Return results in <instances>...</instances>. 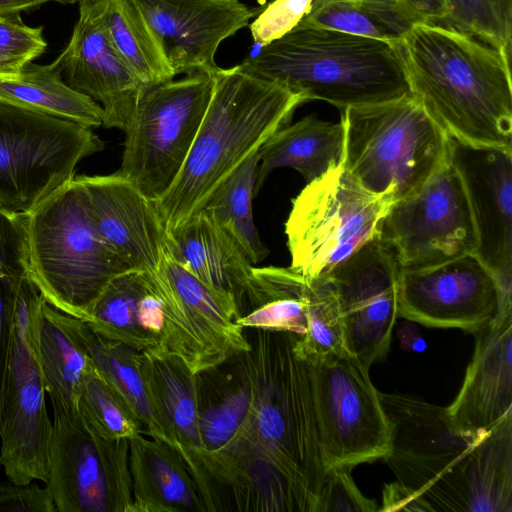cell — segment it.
Segmentation results:
<instances>
[{"mask_svg": "<svg viewBox=\"0 0 512 512\" xmlns=\"http://www.w3.org/2000/svg\"><path fill=\"white\" fill-rule=\"evenodd\" d=\"M410 94L446 131L476 146L512 149L510 58L435 23L412 26L397 42Z\"/></svg>", "mask_w": 512, "mask_h": 512, "instance_id": "obj_1", "label": "cell"}, {"mask_svg": "<svg viewBox=\"0 0 512 512\" xmlns=\"http://www.w3.org/2000/svg\"><path fill=\"white\" fill-rule=\"evenodd\" d=\"M305 102L301 94L252 76L239 65L218 67L187 158L171 186L155 201L167 233L201 210L218 184L287 125Z\"/></svg>", "mask_w": 512, "mask_h": 512, "instance_id": "obj_2", "label": "cell"}, {"mask_svg": "<svg viewBox=\"0 0 512 512\" xmlns=\"http://www.w3.org/2000/svg\"><path fill=\"white\" fill-rule=\"evenodd\" d=\"M239 67L340 111L411 95L396 43L297 25Z\"/></svg>", "mask_w": 512, "mask_h": 512, "instance_id": "obj_3", "label": "cell"}, {"mask_svg": "<svg viewBox=\"0 0 512 512\" xmlns=\"http://www.w3.org/2000/svg\"><path fill=\"white\" fill-rule=\"evenodd\" d=\"M29 275L45 301L85 321L116 276L132 270L97 230L76 177L27 217Z\"/></svg>", "mask_w": 512, "mask_h": 512, "instance_id": "obj_4", "label": "cell"}, {"mask_svg": "<svg viewBox=\"0 0 512 512\" xmlns=\"http://www.w3.org/2000/svg\"><path fill=\"white\" fill-rule=\"evenodd\" d=\"M343 168L390 205L419 190L449 159V136L412 96L341 110Z\"/></svg>", "mask_w": 512, "mask_h": 512, "instance_id": "obj_5", "label": "cell"}, {"mask_svg": "<svg viewBox=\"0 0 512 512\" xmlns=\"http://www.w3.org/2000/svg\"><path fill=\"white\" fill-rule=\"evenodd\" d=\"M104 147L92 128L0 100V208L31 212Z\"/></svg>", "mask_w": 512, "mask_h": 512, "instance_id": "obj_6", "label": "cell"}, {"mask_svg": "<svg viewBox=\"0 0 512 512\" xmlns=\"http://www.w3.org/2000/svg\"><path fill=\"white\" fill-rule=\"evenodd\" d=\"M389 207L341 164L307 183L285 223L290 267L307 279L327 275L379 237Z\"/></svg>", "mask_w": 512, "mask_h": 512, "instance_id": "obj_7", "label": "cell"}, {"mask_svg": "<svg viewBox=\"0 0 512 512\" xmlns=\"http://www.w3.org/2000/svg\"><path fill=\"white\" fill-rule=\"evenodd\" d=\"M215 72L146 86L139 98L115 173L154 202L187 158L212 96Z\"/></svg>", "mask_w": 512, "mask_h": 512, "instance_id": "obj_8", "label": "cell"}, {"mask_svg": "<svg viewBox=\"0 0 512 512\" xmlns=\"http://www.w3.org/2000/svg\"><path fill=\"white\" fill-rule=\"evenodd\" d=\"M43 296L27 275L15 305L0 415V457L6 477L19 484L47 481L52 421L37 358L35 322Z\"/></svg>", "mask_w": 512, "mask_h": 512, "instance_id": "obj_9", "label": "cell"}, {"mask_svg": "<svg viewBox=\"0 0 512 512\" xmlns=\"http://www.w3.org/2000/svg\"><path fill=\"white\" fill-rule=\"evenodd\" d=\"M53 410L45 482L57 512H132L129 439L106 440L49 396Z\"/></svg>", "mask_w": 512, "mask_h": 512, "instance_id": "obj_10", "label": "cell"}, {"mask_svg": "<svg viewBox=\"0 0 512 512\" xmlns=\"http://www.w3.org/2000/svg\"><path fill=\"white\" fill-rule=\"evenodd\" d=\"M309 364L325 471L383 458L390 429L369 369L347 351Z\"/></svg>", "mask_w": 512, "mask_h": 512, "instance_id": "obj_11", "label": "cell"}, {"mask_svg": "<svg viewBox=\"0 0 512 512\" xmlns=\"http://www.w3.org/2000/svg\"><path fill=\"white\" fill-rule=\"evenodd\" d=\"M164 324L161 345L197 375L252 349L235 297L210 287L166 254L152 270Z\"/></svg>", "mask_w": 512, "mask_h": 512, "instance_id": "obj_12", "label": "cell"}, {"mask_svg": "<svg viewBox=\"0 0 512 512\" xmlns=\"http://www.w3.org/2000/svg\"><path fill=\"white\" fill-rule=\"evenodd\" d=\"M379 237L401 270H416L474 254L475 225L462 180L448 159L415 193L390 205Z\"/></svg>", "mask_w": 512, "mask_h": 512, "instance_id": "obj_13", "label": "cell"}, {"mask_svg": "<svg viewBox=\"0 0 512 512\" xmlns=\"http://www.w3.org/2000/svg\"><path fill=\"white\" fill-rule=\"evenodd\" d=\"M398 317L474 334L511 319L512 301L479 258L468 254L427 268L401 270Z\"/></svg>", "mask_w": 512, "mask_h": 512, "instance_id": "obj_14", "label": "cell"}, {"mask_svg": "<svg viewBox=\"0 0 512 512\" xmlns=\"http://www.w3.org/2000/svg\"><path fill=\"white\" fill-rule=\"evenodd\" d=\"M400 273L393 249L377 237L324 275L338 301L345 350L367 369L389 352Z\"/></svg>", "mask_w": 512, "mask_h": 512, "instance_id": "obj_15", "label": "cell"}, {"mask_svg": "<svg viewBox=\"0 0 512 512\" xmlns=\"http://www.w3.org/2000/svg\"><path fill=\"white\" fill-rule=\"evenodd\" d=\"M379 396L390 429L389 450L382 459L397 482L419 498L489 432L459 429L446 407L416 395L379 392Z\"/></svg>", "mask_w": 512, "mask_h": 512, "instance_id": "obj_16", "label": "cell"}, {"mask_svg": "<svg viewBox=\"0 0 512 512\" xmlns=\"http://www.w3.org/2000/svg\"><path fill=\"white\" fill-rule=\"evenodd\" d=\"M448 136L449 159L464 185L475 225L474 255L512 301V149Z\"/></svg>", "mask_w": 512, "mask_h": 512, "instance_id": "obj_17", "label": "cell"}, {"mask_svg": "<svg viewBox=\"0 0 512 512\" xmlns=\"http://www.w3.org/2000/svg\"><path fill=\"white\" fill-rule=\"evenodd\" d=\"M174 74L214 72L222 41L259 14L239 0H132Z\"/></svg>", "mask_w": 512, "mask_h": 512, "instance_id": "obj_18", "label": "cell"}, {"mask_svg": "<svg viewBox=\"0 0 512 512\" xmlns=\"http://www.w3.org/2000/svg\"><path fill=\"white\" fill-rule=\"evenodd\" d=\"M64 82L104 112L105 128L126 131L146 85L113 46L95 2L79 3L69 42L56 58Z\"/></svg>", "mask_w": 512, "mask_h": 512, "instance_id": "obj_19", "label": "cell"}, {"mask_svg": "<svg viewBox=\"0 0 512 512\" xmlns=\"http://www.w3.org/2000/svg\"><path fill=\"white\" fill-rule=\"evenodd\" d=\"M76 179L84 189L95 226L109 246L132 270L157 269L168 253V233L155 202L116 173Z\"/></svg>", "mask_w": 512, "mask_h": 512, "instance_id": "obj_20", "label": "cell"}, {"mask_svg": "<svg viewBox=\"0 0 512 512\" xmlns=\"http://www.w3.org/2000/svg\"><path fill=\"white\" fill-rule=\"evenodd\" d=\"M430 511H512V413L420 495Z\"/></svg>", "mask_w": 512, "mask_h": 512, "instance_id": "obj_21", "label": "cell"}, {"mask_svg": "<svg viewBox=\"0 0 512 512\" xmlns=\"http://www.w3.org/2000/svg\"><path fill=\"white\" fill-rule=\"evenodd\" d=\"M462 386L446 407L466 432H484L512 413V318L476 333Z\"/></svg>", "mask_w": 512, "mask_h": 512, "instance_id": "obj_22", "label": "cell"}, {"mask_svg": "<svg viewBox=\"0 0 512 512\" xmlns=\"http://www.w3.org/2000/svg\"><path fill=\"white\" fill-rule=\"evenodd\" d=\"M140 367L151 401L173 448L196 480L199 431V378L162 345L140 351Z\"/></svg>", "mask_w": 512, "mask_h": 512, "instance_id": "obj_23", "label": "cell"}, {"mask_svg": "<svg viewBox=\"0 0 512 512\" xmlns=\"http://www.w3.org/2000/svg\"><path fill=\"white\" fill-rule=\"evenodd\" d=\"M42 311L92 360L100 375L139 420L143 434L173 447L148 393L140 367V351L102 336L85 321L60 312L45 299Z\"/></svg>", "mask_w": 512, "mask_h": 512, "instance_id": "obj_24", "label": "cell"}, {"mask_svg": "<svg viewBox=\"0 0 512 512\" xmlns=\"http://www.w3.org/2000/svg\"><path fill=\"white\" fill-rule=\"evenodd\" d=\"M168 255L205 284L233 295L241 309L253 265L202 209L168 232Z\"/></svg>", "mask_w": 512, "mask_h": 512, "instance_id": "obj_25", "label": "cell"}, {"mask_svg": "<svg viewBox=\"0 0 512 512\" xmlns=\"http://www.w3.org/2000/svg\"><path fill=\"white\" fill-rule=\"evenodd\" d=\"M132 512H203L196 481L177 451L143 433L129 439Z\"/></svg>", "mask_w": 512, "mask_h": 512, "instance_id": "obj_26", "label": "cell"}, {"mask_svg": "<svg viewBox=\"0 0 512 512\" xmlns=\"http://www.w3.org/2000/svg\"><path fill=\"white\" fill-rule=\"evenodd\" d=\"M344 133L341 122L308 115L273 133L259 148L254 194L269 174L280 167L297 170L307 183L337 168L342 161Z\"/></svg>", "mask_w": 512, "mask_h": 512, "instance_id": "obj_27", "label": "cell"}, {"mask_svg": "<svg viewBox=\"0 0 512 512\" xmlns=\"http://www.w3.org/2000/svg\"><path fill=\"white\" fill-rule=\"evenodd\" d=\"M0 100L89 128L103 125L101 105L64 82L56 59L45 65L31 62L17 73L0 75Z\"/></svg>", "mask_w": 512, "mask_h": 512, "instance_id": "obj_28", "label": "cell"}, {"mask_svg": "<svg viewBox=\"0 0 512 512\" xmlns=\"http://www.w3.org/2000/svg\"><path fill=\"white\" fill-rule=\"evenodd\" d=\"M252 274L246 297L252 309L240 315L236 324L303 335L307 329V279L291 267H253Z\"/></svg>", "mask_w": 512, "mask_h": 512, "instance_id": "obj_29", "label": "cell"}, {"mask_svg": "<svg viewBox=\"0 0 512 512\" xmlns=\"http://www.w3.org/2000/svg\"><path fill=\"white\" fill-rule=\"evenodd\" d=\"M258 151L248 156L213 190L202 210L235 242L248 261H263L269 250L254 223L253 197Z\"/></svg>", "mask_w": 512, "mask_h": 512, "instance_id": "obj_30", "label": "cell"}, {"mask_svg": "<svg viewBox=\"0 0 512 512\" xmlns=\"http://www.w3.org/2000/svg\"><path fill=\"white\" fill-rule=\"evenodd\" d=\"M94 2L113 46L146 85L169 81L176 76L132 0Z\"/></svg>", "mask_w": 512, "mask_h": 512, "instance_id": "obj_31", "label": "cell"}, {"mask_svg": "<svg viewBox=\"0 0 512 512\" xmlns=\"http://www.w3.org/2000/svg\"><path fill=\"white\" fill-rule=\"evenodd\" d=\"M35 334L45 392L58 397L67 410L78 411V397L86 380L96 371L94 363L42 311V305L36 317Z\"/></svg>", "mask_w": 512, "mask_h": 512, "instance_id": "obj_32", "label": "cell"}, {"mask_svg": "<svg viewBox=\"0 0 512 512\" xmlns=\"http://www.w3.org/2000/svg\"><path fill=\"white\" fill-rule=\"evenodd\" d=\"M142 272L130 270L114 277L88 310L85 322L97 333L137 351L160 345L140 321Z\"/></svg>", "mask_w": 512, "mask_h": 512, "instance_id": "obj_33", "label": "cell"}, {"mask_svg": "<svg viewBox=\"0 0 512 512\" xmlns=\"http://www.w3.org/2000/svg\"><path fill=\"white\" fill-rule=\"evenodd\" d=\"M306 293L307 329L295 338V355L311 363L346 351L338 301L327 278L307 279Z\"/></svg>", "mask_w": 512, "mask_h": 512, "instance_id": "obj_34", "label": "cell"}, {"mask_svg": "<svg viewBox=\"0 0 512 512\" xmlns=\"http://www.w3.org/2000/svg\"><path fill=\"white\" fill-rule=\"evenodd\" d=\"M446 27L511 56L512 0H445Z\"/></svg>", "mask_w": 512, "mask_h": 512, "instance_id": "obj_35", "label": "cell"}, {"mask_svg": "<svg viewBox=\"0 0 512 512\" xmlns=\"http://www.w3.org/2000/svg\"><path fill=\"white\" fill-rule=\"evenodd\" d=\"M77 407L85 423L106 440L130 439L143 433L139 420L97 369L86 380Z\"/></svg>", "mask_w": 512, "mask_h": 512, "instance_id": "obj_36", "label": "cell"}, {"mask_svg": "<svg viewBox=\"0 0 512 512\" xmlns=\"http://www.w3.org/2000/svg\"><path fill=\"white\" fill-rule=\"evenodd\" d=\"M298 25L313 26L396 43L401 36L364 6L346 0H313Z\"/></svg>", "mask_w": 512, "mask_h": 512, "instance_id": "obj_37", "label": "cell"}, {"mask_svg": "<svg viewBox=\"0 0 512 512\" xmlns=\"http://www.w3.org/2000/svg\"><path fill=\"white\" fill-rule=\"evenodd\" d=\"M46 48L42 26H28L19 13L0 16V75L19 72Z\"/></svg>", "mask_w": 512, "mask_h": 512, "instance_id": "obj_38", "label": "cell"}, {"mask_svg": "<svg viewBox=\"0 0 512 512\" xmlns=\"http://www.w3.org/2000/svg\"><path fill=\"white\" fill-rule=\"evenodd\" d=\"M349 467L327 469L315 512H373L377 502L365 497L354 483Z\"/></svg>", "mask_w": 512, "mask_h": 512, "instance_id": "obj_39", "label": "cell"}, {"mask_svg": "<svg viewBox=\"0 0 512 512\" xmlns=\"http://www.w3.org/2000/svg\"><path fill=\"white\" fill-rule=\"evenodd\" d=\"M313 0H272L249 24L254 43L260 48L295 28L309 13Z\"/></svg>", "mask_w": 512, "mask_h": 512, "instance_id": "obj_40", "label": "cell"}, {"mask_svg": "<svg viewBox=\"0 0 512 512\" xmlns=\"http://www.w3.org/2000/svg\"><path fill=\"white\" fill-rule=\"evenodd\" d=\"M0 512H57L48 489L36 483L0 481Z\"/></svg>", "mask_w": 512, "mask_h": 512, "instance_id": "obj_41", "label": "cell"}, {"mask_svg": "<svg viewBox=\"0 0 512 512\" xmlns=\"http://www.w3.org/2000/svg\"><path fill=\"white\" fill-rule=\"evenodd\" d=\"M378 511H429V508L413 492L396 481L383 489L382 506Z\"/></svg>", "mask_w": 512, "mask_h": 512, "instance_id": "obj_42", "label": "cell"}, {"mask_svg": "<svg viewBox=\"0 0 512 512\" xmlns=\"http://www.w3.org/2000/svg\"><path fill=\"white\" fill-rule=\"evenodd\" d=\"M428 23H443L447 16L445 0H405Z\"/></svg>", "mask_w": 512, "mask_h": 512, "instance_id": "obj_43", "label": "cell"}, {"mask_svg": "<svg viewBox=\"0 0 512 512\" xmlns=\"http://www.w3.org/2000/svg\"><path fill=\"white\" fill-rule=\"evenodd\" d=\"M397 335L403 349L411 352H420L425 349L423 335L412 321L404 322Z\"/></svg>", "mask_w": 512, "mask_h": 512, "instance_id": "obj_44", "label": "cell"}, {"mask_svg": "<svg viewBox=\"0 0 512 512\" xmlns=\"http://www.w3.org/2000/svg\"><path fill=\"white\" fill-rule=\"evenodd\" d=\"M54 0H0V16L17 14L21 11L34 9Z\"/></svg>", "mask_w": 512, "mask_h": 512, "instance_id": "obj_45", "label": "cell"}, {"mask_svg": "<svg viewBox=\"0 0 512 512\" xmlns=\"http://www.w3.org/2000/svg\"><path fill=\"white\" fill-rule=\"evenodd\" d=\"M54 1L62 3V4H73V3L78 2V0H54Z\"/></svg>", "mask_w": 512, "mask_h": 512, "instance_id": "obj_46", "label": "cell"}, {"mask_svg": "<svg viewBox=\"0 0 512 512\" xmlns=\"http://www.w3.org/2000/svg\"><path fill=\"white\" fill-rule=\"evenodd\" d=\"M93 1H96V0H78V3H82V2H93Z\"/></svg>", "mask_w": 512, "mask_h": 512, "instance_id": "obj_47", "label": "cell"}, {"mask_svg": "<svg viewBox=\"0 0 512 512\" xmlns=\"http://www.w3.org/2000/svg\"><path fill=\"white\" fill-rule=\"evenodd\" d=\"M2 466V463H1V457H0V467Z\"/></svg>", "mask_w": 512, "mask_h": 512, "instance_id": "obj_48", "label": "cell"}]
</instances>
